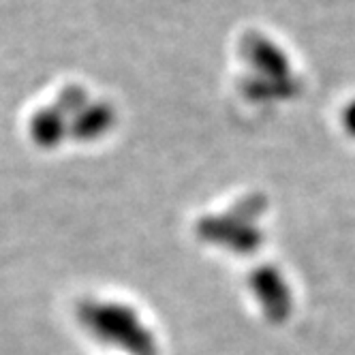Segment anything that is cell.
<instances>
[{
  "mask_svg": "<svg viewBox=\"0 0 355 355\" xmlns=\"http://www.w3.org/2000/svg\"><path fill=\"white\" fill-rule=\"evenodd\" d=\"M347 126L355 133V105H351V110L347 112Z\"/></svg>",
  "mask_w": 355,
  "mask_h": 355,
  "instance_id": "obj_2",
  "label": "cell"
},
{
  "mask_svg": "<svg viewBox=\"0 0 355 355\" xmlns=\"http://www.w3.org/2000/svg\"><path fill=\"white\" fill-rule=\"evenodd\" d=\"M131 311H122V309H90L88 313V319H90V325L96 329L101 336L105 338H112V340H124L131 343V336H137V338H146L137 332V325H135V317L129 315Z\"/></svg>",
  "mask_w": 355,
  "mask_h": 355,
  "instance_id": "obj_1",
  "label": "cell"
}]
</instances>
